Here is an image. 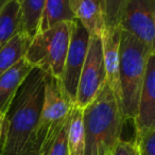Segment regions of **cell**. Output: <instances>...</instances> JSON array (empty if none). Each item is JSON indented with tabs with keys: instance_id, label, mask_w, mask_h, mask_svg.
I'll use <instances>...</instances> for the list:
<instances>
[{
	"instance_id": "cell-1",
	"label": "cell",
	"mask_w": 155,
	"mask_h": 155,
	"mask_svg": "<svg viewBox=\"0 0 155 155\" xmlns=\"http://www.w3.org/2000/svg\"><path fill=\"white\" fill-rule=\"evenodd\" d=\"M47 74L33 68L16 94L3 124L1 155H21L30 152L41 114Z\"/></svg>"
},
{
	"instance_id": "cell-2",
	"label": "cell",
	"mask_w": 155,
	"mask_h": 155,
	"mask_svg": "<svg viewBox=\"0 0 155 155\" xmlns=\"http://www.w3.org/2000/svg\"><path fill=\"white\" fill-rule=\"evenodd\" d=\"M123 117L120 104L107 84L99 95L83 108L84 155H107L121 139Z\"/></svg>"
},
{
	"instance_id": "cell-3",
	"label": "cell",
	"mask_w": 155,
	"mask_h": 155,
	"mask_svg": "<svg viewBox=\"0 0 155 155\" xmlns=\"http://www.w3.org/2000/svg\"><path fill=\"white\" fill-rule=\"evenodd\" d=\"M155 49L121 30L119 50V104L125 121L134 120L147 63Z\"/></svg>"
},
{
	"instance_id": "cell-4",
	"label": "cell",
	"mask_w": 155,
	"mask_h": 155,
	"mask_svg": "<svg viewBox=\"0 0 155 155\" xmlns=\"http://www.w3.org/2000/svg\"><path fill=\"white\" fill-rule=\"evenodd\" d=\"M71 22H61L43 32L35 33L31 38L25 58L47 75L60 80L64 69Z\"/></svg>"
},
{
	"instance_id": "cell-5",
	"label": "cell",
	"mask_w": 155,
	"mask_h": 155,
	"mask_svg": "<svg viewBox=\"0 0 155 155\" xmlns=\"http://www.w3.org/2000/svg\"><path fill=\"white\" fill-rule=\"evenodd\" d=\"M73 104L65 96L61 82L47 75L41 114L35 127L31 151L43 155L67 122Z\"/></svg>"
},
{
	"instance_id": "cell-6",
	"label": "cell",
	"mask_w": 155,
	"mask_h": 155,
	"mask_svg": "<svg viewBox=\"0 0 155 155\" xmlns=\"http://www.w3.org/2000/svg\"><path fill=\"white\" fill-rule=\"evenodd\" d=\"M105 83L106 75L101 37L91 35L86 56L79 79L74 105L82 110L85 108L96 99Z\"/></svg>"
},
{
	"instance_id": "cell-7",
	"label": "cell",
	"mask_w": 155,
	"mask_h": 155,
	"mask_svg": "<svg viewBox=\"0 0 155 155\" xmlns=\"http://www.w3.org/2000/svg\"><path fill=\"white\" fill-rule=\"evenodd\" d=\"M89 36L91 35L86 29L77 19L73 20L71 24V35L64 69L60 79L63 91L72 104L75 102L78 84L86 56Z\"/></svg>"
},
{
	"instance_id": "cell-8",
	"label": "cell",
	"mask_w": 155,
	"mask_h": 155,
	"mask_svg": "<svg viewBox=\"0 0 155 155\" xmlns=\"http://www.w3.org/2000/svg\"><path fill=\"white\" fill-rule=\"evenodd\" d=\"M120 29L155 49V0H125Z\"/></svg>"
},
{
	"instance_id": "cell-9",
	"label": "cell",
	"mask_w": 155,
	"mask_h": 155,
	"mask_svg": "<svg viewBox=\"0 0 155 155\" xmlns=\"http://www.w3.org/2000/svg\"><path fill=\"white\" fill-rule=\"evenodd\" d=\"M133 121L135 137L142 136L155 129V53L151 54L147 63L137 112Z\"/></svg>"
},
{
	"instance_id": "cell-10",
	"label": "cell",
	"mask_w": 155,
	"mask_h": 155,
	"mask_svg": "<svg viewBox=\"0 0 155 155\" xmlns=\"http://www.w3.org/2000/svg\"><path fill=\"white\" fill-rule=\"evenodd\" d=\"M121 29H105L101 36L106 84L119 102V50Z\"/></svg>"
},
{
	"instance_id": "cell-11",
	"label": "cell",
	"mask_w": 155,
	"mask_h": 155,
	"mask_svg": "<svg viewBox=\"0 0 155 155\" xmlns=\"http://www.w3.org/2000/svg\"><path fill=\"white\" fill-rule=\"evenodd\" d=\"M33 70V67L26 58L20 60L17 64L0 75V113L8 114L11 104L26 81L28 75Z\"/></svg>"
},
{
	"instance_id": "cell-12",
	"label": "cell",
	"mask_w": 155,
	"mask_h": 155,
	"mask_svg": "<svg viewBox=\"0 0 155 155\" xmlns=\"http://www.w3.org/2000/svg\"><path fill=\"white\" fill-rule=\"evenodd\" d=\"M74 18L80 22L89 35L102 36L105 30L103 11L95 0H70Z\"/></svg>"
},
{
	"instance_id": "cell-13",
	"label": "cell",
	"mask_w": 155,
	"mask_h": 155,
	"mask_svg": "<svg viewBox=\"0 0 155 155\" xmlns=\"http://www.w3.org/2000/svg\"><path fill=\"white\" fill-rule=\"evenodd\" d=\"M20 24L19 0H0V46L20 32Z\"/></svg>"
},
{
	"instance_id": "cell-14",
	"label": "cell",
	"mask_w": 155,
	"mask_h": 155,
	"mask_svg": "<svg viewBox=\"0 0 155 155\" xmlns=\"http://www.w3.org/2000/svg\"><path fill=\"white\" fill-rule=\"evenodd\" d=\"M75 18L70 0H45L37 32H43L61 22H71Z\"/></svg>"
},
{
	"instance_id": "cell-15",
	"label": "cell",
	"mask_w": 155,
	"mask_h": 155,
	"mask_svg": "<svg viewBox=\"0 0 155 155\" xmlns=\"http://www.w3.org/2000/svg\"><path fill=\"white\" fill-rule=\"evenodd\" d=\"M31 37L18 32L0 46V75L25 58Z\"/></svg>"
},
{
	"instance_id": "cell-16",
	"label": "cell",
	"mask_w": 155,
	"mask_h": 155,
	"mask_svg": "<svg viewBox=\"0 0 155 155\" xmlns=\"http://www.w3.org/2000/svg\"><path fill=\"white\" fill-rule=\"evenodd\" d=\"M67 148L69 155H84L85 135L83 110L73 104L66 127Z\"/></svg>"
},
{
	"instance_id": "cell-17",
	"label": "cell",
	"mask_w": 155,
	"mask_h": 155,
	"mask_svg": "<svg viewBox=\"0 0 155 155\" xmlns=\"http://www.w3.org/2000/svg\"><path fill=\"white\" fill-rule=\"evenodd\" d=\"M21 5L20 32L32 38L38 28L45 0H19Z\"/></svg>"
},
{
	"instance_id": "cell-18",
	"label": "cell",
	"mask_w": 155,
	"mask_h": 155,
	"mask_svg": "<svg viewBox=\"0 0 155 155\" xmlns=\"http://www.w3.org/2000/svg\"><path fill=\"white\" fill-rule=\"evenodd\" d=\"M125 0H103V16L105 29L119 28Z\"/></svg>"
},
{
	"instance_id": "cell-19",
	"label": "cell",
	"mask_w": 155,
	"mask_h": 155,
	"mask_svg": "<svg viewBox=\"0 0 155 155\" xmlns=\"http://www.w3.org/2000/svg\"><path fill=\"white\" fill-rule=\"evenodd\" d=\"M68 121V120H67ZM66 127L67 122L62 127L54 140L51 142L48 149L43 155H69L68 148H67V138H66Z\"/></svg>"
},
{
	"instance_id": "cell-20",
	"label": "cell",
	"mask_w": 155,
	"mask_h": 155,
	"mask_svg": "<svg viewBox=\"0 0 155 155\" xmlns=\"http://www.w3.org/2000/svg\"><path fill=\"white\" fill-rule=\"evenodd\" d=\"M139 155H155V129L134 138Z\"/></svg>"
},
{
	"instance_id": "cell-21",
	"label": "cell",
	"mask_w": 155,
	"mask_h": 155,
	"mask_svg": "<svg viewBox=\"0 0 155 155\" xmlns=\"http://www.w3.org/2000/svg\"><path fill=\"white\" fill-rule=\"evenodd\" d=\"M112 155H139L136 143L133 141L120 139L115 146Z\"/></svg>"
},
{
	"instance_id": "cell-22",
	"label": "cell",
	"mask_w": 155,
	"mask_h": 155,
	"mask_svg": "<svg viewBox=\"0 0 155 155\" xmlns=\"http://www.w3.org/2000/svg\"><path fill=\"white\" fill-rule=\"evenodd\" d=\"M5 116L0 113V147H1V139H2V133H3V124H5Z\"/></svg>"
},
{
	"instance_id": "cell-23",
	"label": "cell",
	"mask_w": 155,
	"mask_h": 155,
	"mask_svg": "<svg viewBox=\"0 0 155 155\" xmlns=\"http://www.w3.org/2000/svg\"><path fill=\"white\" fill-rule=\"evenodd\" d=\"M21 155H41V154H39V152H37V151H30V152H27Z\"/></svg>"
},
{
	"instance_id": "cell-24",
	"label": "cell",
	"mask_w": 155,
	"mask_h": 155,
	"mask_svg": "<svg viewBox=\"0 0 155 155\" xmlns=\"http://www.w3.org/2000/svg\"><path fill=\"white\" fill-rule=\"evenodd\" d=\"M96 2H98L100 5H101V8H102V11H103V0H95Z\"/></svg>"
},
{
	"instance_id": "cell-25",
	"label": "cell",
	"mask_w": 155,
	"mask_h": 155,
	"mask_svg": "<svg viewBox=\"0 0 155 155\" xmlns=\"http://www.w3.org/2000/svg\"><path fill=\"white\" fill-rule=\"evenodd\" d=\"M107 155H112V152H110V153H108V154Z\"/></svg>"
},
{
	"instance_id": "cell-26",
	"label": "cell",
	"mask_w": 155,
	"mask_h": 155,
	"mask_svg": "<svg viewBox=\"0 0 155 155\" xmlns=\"http://www.w3.org/2000/svg\"><path fill=\"white\" fill-rule=\"evenodd\" d=\"M0 155H1V153H0Z\"/></svg>"
}]
</instances>
